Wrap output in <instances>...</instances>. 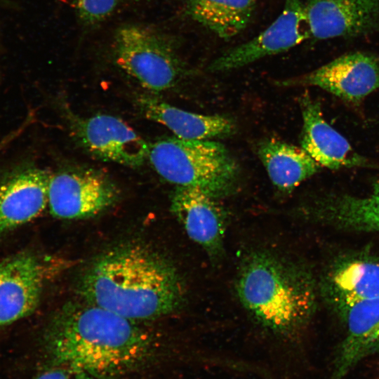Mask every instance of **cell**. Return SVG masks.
Returning a JSON list of instances; mask_svg holds the SVG:
<instances>
[{
  "label": "cell",
  "instance_id": "6da1fadb",
  "mask_svg": "<svg viewBox=\"0 0 379 379\" xmlns=\"http://www.w3.org/2000/svg\"><path fill=\"white\" fill-rule=\"evenodd\" d=\"M235 288L244 308L279 346L272 371L277 379H292L295 346L316 307L310 272L284 255L255 250L241 263Z\"/></svg>",
  "mask_w": 379,
  "mask_h": 379
},
{
  "label": "cell",
  "instance_id": "7a4b0ae2",
  "mask_svg": "<svg viewBox=\"0 0 379 379\" xmlns=\"http://www.w3.org/2000/svg\"><path fill=\"white\" fill-rule=\"evenodd\" d=\"M44 346L54 366L98 379L138 368L154 348L149 333L136 321L86 300L67 303L53 317Z\"/></svg>",
  "mask_w": 379,
  "mask_h": 379
},
{
  "label": "cell",
  "instance_id": "3957f363",
  "mask_svg": "<svg viewBox=\"0 0 379 379\" xmlns=\"http://www.w3.org/2000/svg\"><path fill=\"white\" fill-rule=\"evenodd\" d=\"M84 299L137 321L169 314L185 302V288L175 266L141 245L104 253L85 273Z\"/></svg>",
  "mask_w": 379,
  "mask_h": 379
},
{
  "label": "cell",
  "instance_id": "277c9868",
  "mask_svg": "<svg viewBox=\"0 0 379 379\" xmlns=\"http://www.w3.org/2000/svg\"><path fill=\"white\" fill-rule=\"evenodd\" d=\"M147 159L167 182L198 188L218 199L232 194L238 185V164L218 142L166 137L149 145Z\"/></svg>",
  "mask_w": 379,
  "mask_h": 379
},
{
  "label": "cell",
  "instance_id": "5b68a950",
  "mask_svg": "<svg viewBox=\"0 0 379 379\" xmlns=\"http://www.w3.org/2000/svg\"><path fill=\"white\" fill-rule=\"evenodd\" d=\"M112 51L117 66L153 94L172 88L185 73L182 62L169 40L140 25L119 27Z\"/></svg>",
  "mask_w": 379,
  "mask_h": 379
},
{
  "label": "cell",
  "instance_id": "8992f818",
  "mask_svg": "<svg viewBox=\"0 0 379 379\" xmlns=\"http://www.w3.org/2000/svg\"><path fill=\"white\" fill-rule=\"evenodd\" d=\"M119 190L105 174L74 168L51 175L48 204L58 218L81 219L97 215L117 199Z\"/></svg>",
  "mask_w": 379,
  "mask_h": 379
},
{
  "label": "cell",
  "instance_id": "52a82bcc",
  "mask_svg": "<svg viewBox=\"0 0 379 379\" xmlns=\"http://www.w3.org/2000/svg\"><path fill=\"white\" fill-rule=\"evenodd\" d=\"M310 37L304 4L284 0L279 17L251 40L222 53L208 66L211 72H223L249 65L266 56L286 51Z\"/></svg>",
  "mask_w": 379,
  "mask_h": 379
},
{
  "label": "cell",
  "instance_id": "ba28073f",
  "mask_svg": "<svg viewBox=\"0 0 379 379\" xmlns=\"http://www.w3.org/2000/svg\"><path fill=\"white\" fill-rule=\"evenodd\" d=\"M69 118L76 139L94 156L132 168L148 158L149 145L122 119L109 114Z\"/></svg>",
  "mask_w": 379,
  "mask_h": 379
},
{
  "label": "cell",
  "instance_id": "9c48e42d",
  "mask_svg": "<svg viewBox=\"0 0 379 379\" xmlns=\"http://www.w3.org/2000/svg\"><path fill=\"white\" fill-rule=\"evenodd\" d=\"M281 84L317 86L345 101L357 103L379 89V62L370 54L350 53Z\"/></svg>",
  "mask_w": 379,
  "mask_h": 379
},
{
  "label": "cell",
  "instance_id": "30bf717a",
  "mask_svg": "<svg viewBox=\"0 0 379 379\" xmlns=\"http://www.w3.org/2000/svg\"><path fill=\"white\" fill-rule=\"evenodd\" d=\"M171 208L188 237L212 261L222 258L227 215L218 199L196 187L177 186Z\"/></svg>",
  "mask_w": 379,
  "mask_h": 379
},
{
  "label": "cell",
  "instance_id": "8fae6325",
  "mask_svg": "<svg viewBox=\"0 0 379 379\" xmlns=\"http://www.w3.org/2000/svg\"><path fill=\"white\" fill-rule=\"evenodd\" d=\"M51 174L23 165L0 179V236L38 217L48 204Z\"/></svg>",
  "mask_w": 379,
  "mask_h": 379
},
{
  "label": "cell",
  "instance_id": "7c38bea8",
  "mask_svg": "<svg viewBox=\"0 0 379 379\" xmlns=\"http://www.w3.org/2000/svg\"><path fill=\"white\" fill-rule=\"evenodd\" d=\"M44 279V265L31 253H20L0 262V327L34 312Z\"/></svg>",
  "mask_w": 379,
  "mask_h": 379
},
{
  "label": "cell",
  "instance_id": "4fadbf2b",
  "mask_svg": "<svg viewBox=\"0 0 379 379\" xmlns=\"http://www.w3.org/2000/svg\"><path fill=\"white\" fill-rule=\"evenodd\" d=\"M310 36L326 39L379 30V0H306Z\"/></svg>",
  "mask_w": 379,
  "mask_h": 379
},
{
  "label": "cell",
  "instance_id": "5bb4252c",
  "mask_svg": "<svg viewBox=\"0 0 379 379\" xmlns=\"http://www.w3.org/2000/svg\"><path fill=\"white\" fill-rule=\"evenodd\" d=\"M301 147L321 166L331 170L368 166L345 138L324 118L319 102L307 94L300 99Z\"/></svg>",
  "mask_w": 379,
  "mask_h": 379
},
{
  "label": "cell",
  "instance_id": "9a60e30c",
  "mask_svg": "<svg viewBox=\"0 0 379 379\" xmlns=\"http://www.w3.org/2000/svg\"><path fill=\"white\" fill-rule=\"evenodd\" d=\"M321 291L340 315L357 302L379 297V260L364 255L340 258L325 274Z\"/></svg>",
  "mask_w": 379,
  "mask_h": 379
},
{
  "label": "cell",
  "instance_id": "2e32d148",
  "mask_svg": "<svg viewBox=\"0 0 379 379\" xmlns=\"http://www.w3.org/2000/svg\"><path fill=\"white\" fill-rule=\"evenodd\" d=\"M341 316L347 332L335 362L336 379H341L364 358L379 353V297L357 302Z\"/></svg>",
  "mask_w": 379,
  "mask_h": 379
},
{
  "label": "cell",
  "instance_id": "e0dca14e",
  "mask_svg": "<svg viewBox=\"0 0 379 379\" xmlns=\"http://www.w3.org/2000/svg\"><path fill=\"white\" fill-rule=\"evenodd\" d=\"M138 105L145 117L161 124L181 139L208 140L232 134L233 122L220 115H203L171 105L154 94L138 97Z\"/></svg>",
  "mask_w": 379,
  "mask_h": 379
},
{
  "label": "cell",
  "instance_id": "ac0fdd59",
  "mask_svg": "<svg viewBox=\"0 0 379 379\" xmlns=\"http://www.w3.org/2000/svg\"><path fill=\"white\" fill-rule=\"evenodd\" d=\"M311 209L315 218L338 228L379 232V180L366 195H327Z\"/></svg>",
  "mask_w": 379,
  "mask_h": 379
},
{
  "label": "cell",
  "instance_id": "d6986e66",
  "mask_svg": "<svg viewBox=\"0 0 379 379\" xmlns=\"http://www.w3.org/2000/svg\"><path fill=\"white\" fill-rule=\"evenodd\" d=\"M258 154L273 185L284 192H291L321 168L302 147L274 139L261 142Z\"/></svg>",
  "mask_w": 379,
  "mask_h": 379
},
{
  "label": "cell",
  "instance_id": "ffe728a7",
  "mask_svg": "<svg viewBox=\"0 0 379 379\" xmlns=\"http://www.w3.org/2000/svg\"><path fill=\"white\" fill-rule=\"evenodd\" d=\"M254 7L255 0H185L188 15L225 39L246 28Z\"/></svg>",
  "mask_w": 379,
  "mask_h": 379
},
{
  "label": "cell",
  "instance_id": "44dd1931",
  "mask_svg": "<svg viewBox=\"0 0 379 379\" xmlns=\"http://www.w3.org/2000/svg\"><path fill=\"white\" fill-rule=\"evenodd\" d=\"M121 0H70L81 22L86 26L97 25L109 17Z\"/></svg>",
  "mask_w": 379,
  "mask_h": 379
},
{
  "label": "cell",
  "instance_id": "7402d4cb",
  "mask_svg": "<svg viewBox=\"0 0 379 379\" xmlns=\"http://www.w3.org/2000/svg\"><path fill=\"white\" fill-rule=\"evenodd\" d=\"M34 379H69V375L68 370L62 367L54 366L41 372Z\"/></svg>",
  "mask_w": 379,
  "mask_h": 379
},
{
  "label": "cell",
  "instance_id": "603a6c76",
  "mask_svg": "<svg viewBox=\"0 0 379 379\" xmlns=\"http://www.w3.org/2000/svg\"><path fill=\"white\" fill-rule=\"evenodd\" d=\"M77 377L76 378V379H98V378H93L92 376H90V375H86V374H83V373H79V374H77Z\"/></svg>",
  "mask_w": 379,
  "mask_h": 379
}]
</instances>
